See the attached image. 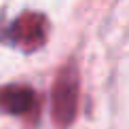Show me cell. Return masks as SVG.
Wrapping results in <instances>:
<instances>
[{"instance_id": "3", "label": "cell", "mask_w": 129, "mask_h": 129, "mask_svg": "<svg viewBox=\"0 0 129 129\" xmlns=\"http://www.w3.org/2000/svg\"><path fill=\"white\" fill-rule=\"evenodd\" d=\"M36 104V93L28 85H4L0 87V110L9 114H28Z\"/></svg>"}, {"instance_id": "1", "label": "cell", "mask_w": 129, "mask_h": 129, "mask_svg": "<svg viewBox=\"0 0 129 129\" xmlns=\"http://www.w3.org/2000/svg\"><path fill=\"white\" fill-rule=\"evenodd\" d=\"M51 110L59 129L72 125L78 110V70L74 63H66L57 72L51 91Z\"/></svg>"}, {"instance_id": "2", "label": "cell", "mask_w": 129, "mask_h": 129, "mask_svg": "<svg viewBox=\"0 0 129 129\" xmlns=\"http://www.w3.org/2000/svg\"><path fill=\"white\" fill-rule=\"evenodd\" d=\"M47 34H49V21H47L45 15L25 11L17 19L11 21L9 28L0 32V38L25 53H32V51H38L45 45Z\"/></svg>"}]
</instances>
